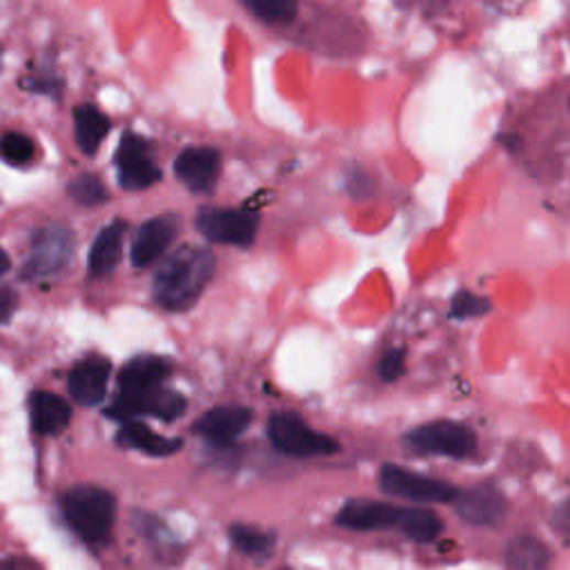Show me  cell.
<instances>
[{
  "instance_id": "obj_1",
  "label": "cell",
  "mask_w": 570,
  "mask_h": 570,
  "mask_svg": "<svg viewBox=\"0 0 570 570\" xmlns=\"http://www.w3.org/2000/svg\"><path fill=\"white\" fill-rule=\"evenodd\" d=\"M215 270L217 259L208 248L183 245L174 250L154 274L156 304L172 313L193 308L206 293Z\"/></svg>"
},
{
  "instance_id": "obj_2",
  "label": "cell",
  "mask_w": 570,
  "mask_h": 570,
  "mask_svg": "<svg viewBox=\"0 0 570 570\" xmlns=\"http://www.w3.org/2000/svg\"><path fill=\"white\" fill-rule=\"evenodd\" d=\"M61 511L69 528L87 544H103L114 526L117 502L99 486H74L61 500Z\"/></svg>"
},
{
  "instance_id": "obj_3",
  "label": "cell",
  "mask_w": 570,
  "mask_h": 570,
  "mask_svg": "<svg viewBox=\"0 0 570 570\" xmlns=\"http://www.w3.org/2000/svg\"><path fill=\"white\" fill-rule=\"evenodd\" d=\"M267 439L270 443L288 457H328L339 452V441L313 430L295 413H274L267 419Z\"/></svg>"
},
{
  "instance_id": "obj_4",
  "label": "cell",
  "mask_w": 570,
  "mask_h": 570,
  "mask_svg": "<svg viewBox=\"0 0 570 570\" xmlns=\"http://www.w3.org/2000/svg\"><path fill=\"white\" fill-rule=\"evenodd\" d=\"M406 446L421 454H441L450 459H470L478 452V435L459 421H430L413 428L404 437Z\"/></svg>"
},
{
  "instance_id": "obj_5",
  "label": "cell",
  "mask_w": 570,
  "mask_h": 570,
  "mask_svg": "<svg viewBox=\"0 0 570 570\" xmlns=\"http://www.w3.org/2000/svg\"><path fill=\"white\" fill-rule=\"evenodd\" d=\"M379 489L391 497L419 504H452L459 495V491L452 484L426 478V474L413 472L395 463H386L379 470Z\"/></svg>"
},
{
  "instance_id": "obj_6",
  "label": "cell",
  "mask_w": 570,
  "mask_h": 570,
  "mask_svg": "<svg viewBox=\"0 0 570 570\" xmlns=\"http://www.w3.org/2000/svg\"><path fill=\"white\" fill-rule=\"evenodd\" d=\"M201 234L215 243L248 248L256 239L259 215L230 208H201L197 215Z\"/></svg>"
},
{
  "instance_id": "obj_7",
  "label": "cell",
  "mask_w": 570,
  "mask_h": 570,
  "mask_svg": "<svg viewBox=\"0 0 570 570\" xmlns=\"http://www.w3.org/2000/svg\"><path fill=\"white\" fill-rule=\"evenodd\" d=\"M185 397L174 391H150V393H121L112 406L108 408V415L112 419L121 421H134V417L152 415L163 421H174L185 413Z\"/></svg>"
},
{
  "instance_id": "obj_8",
  "label": "cell",
  "mask_w": 570,
  "mask_h": 570,
  "mask_svg": "<svg viewBox=\"0 0 570 570\" xmlns=\"http://www.w3.org/2000/svg\"><path fill=\"white\" fill-rule=\"evenodd\" d=\"M119 178L125 189H145L161 180V167L154 163V152L150 141L128 132L121 139L117 152Z\"/></svg>"
},
{
  "instance_id": "obj_9",
  "label": "cell",
  "mask_w": 570,
  "mask_h": 570,
  "mask_svg": "<svg viewBox=\"0 0 570 570\" xmlns=\"http://www.w3.org/2000/svg\"><path fill=\"white\" fill-rule=\"evenodd\" d=\"M74 252V239L69 230L61 226H52L39 230L32 241L30 259L25 263L28 278H43L61 272Z\"/></svg>"
},
{
  "instance_id": "obj_10",
  "label": "cell",
  "mask_w": 570,
  "mask_h": 570,
  "mask_svg": "<svg viewBox=\"0 0 570 570\" xmlns=\"http://www.w3.org/2000/svg\"><path fill=\"white\" fill-rule=\"evenodd\" d=\"M452 504H454L457 515L463 522H468L472 526H482V528L497 526L506 517V508H508L506 497L491 484L459 491V495Z\"/></svg>"
},
{
  "instance_id": "obj_11",
  "label": "cell",
  "mask_w": 570,
  "mask_h": 570,
  "mask_svg": "<svg viewBox=\"0 0 570 570\" xmlns=\"http://www.w3.org/2000/svg\"><path fill=\"white\" fill-rule=\"evenodd\" d=\"M402 517L404 508L399 506L374 500H350L339 508L335 522L348 530H399Z\"/></svg>"
},
{
  "instance_id": "obj_12",
  "label": "cell",
  "mask_w": 570,
  "mask_h": 570,
  "mask_svg": "<svg viewBox=\"0 0 570 570\" xmlns=\"http://www.w3.org/2000/svg\"><path fill=\"white\" fill-rule=\"evenodd\" d=\"M221 169V154L212 147H187L176 156L174 172L193 193H210Z\"/></svg>"
},
{
  "instance_id": "obj_13",
  "label": "cell",
  "mask_w": 570,
  "mask_h": 570,
  "mask_svg": "<svg viewBox=\"0 0 570 570\" xmlns=\"http://www.w3.org/2000/svg\"><path fill=\"white\" fill-rule=\"evenodd\" d=\"M112 365L103 357H87L69 374V393L80 406H97L106 399Z\"/></svg>"
},
{
  "instance_id": "obj_14",
  "label": "cell",
  "mask_w": 570,
  "mask_h": 570,
  "mask_svg": "<svg viewBox=\"0 0 570 570\" xmlns=\"http://www.w3.org/2000/svg\"><path fill=\"white\" fill-rule=\"evenodd\" d=\"M252 424V410L243 406H219L208 410L197 424L195 432L215 446H230Z\"/></svg>"
},
{
  "instance_id": "obj_15",
  "label": "cell",
  "mask_w": 570,
  "mask_h": 570,
  "mask_svg": "<svg viewBox=\"0 0 570 570\" xmlns=\"http://www.w3.org/2000/svg\"><path fill=\"white\" fill-rule=\"evenodd\" d=\"M176 232H178V221L172 215L156 217L143 223L132 245V263L136 267L152 265L172 245Z\"/></svg>"
},
{
  "instance_id": "obj_16",
  "label": "cell",
  "mask_w": 570,
  "mask_h": 570,
  "mask_svg": "<svg viewBox=\"0 0 570 570\" xmlns=\"http://www.w3.org/2000/svg\"><path fill=\"white\" fill-rule=\"evenodd\" d=\"M172 365L163 357L143 354L128 361L119 374L121 393H150L156 391L169 374Z\"/></svg>"
},
{
  "instance_id": "obj_17",
  "label": "cell",
  "mask_w": 570,
  "mask_h": 570,
  "mask_svg": "<svg viewBox=\"0 0 570 570\" xmlns=\"http://www.w3.org/2000/svg\"><path fill=\"white\" fill-rule=\"evenodd\" d=\"M128 226L123 221H114L101 230L89 252V274L108 276L114 272L123 256V239Z\"/></svg>"
},
{
  "instance_id": "obj_18",
  "label": "cell",
  "mask_w": 570,
  "mask_h": 570,
  "mask_svg": "<svg viewBox=\"0 0 570 570\" xmlns=\"http://www.w3.org/2000/svg\"><path fill=\"white\" fill-rule=\"evenodd\" d=\"M30 410H32V428L39 435H58L67 428L72 419L69 404L63 397L45 391L32 395Z\"/></svg>"
},
{
  "instance_id": "obj_19",
  "label": "cell",
  "mask_w": 570,
  "mask_h": 570,
  "mask_svg": "<svg viewBox=\"0 0 570 570\" xmlns=\"http://www.w3.org/2000/svg\"><path fill=\"white\" fill-rule=\"evenodd\" d=\"M117 441L123 448H132V450H141L150 457H167L174 454L176 450H180L183 441L180 439H169L163 435H156L152 428H147L141 421H128L119 435Z\"/></svg>"
},
{
  "instance_id": "obj_20",
  "label": "cell",
  "mask_w": 570,
  "mask_h": 570,
  "mask_svg": "<svg viewBox=\"0 0 570 570\" xmlns=\"http://www.w3.org/2000/svg\"><path fill=\"white\" fill-rule=\"evenodd\" d=\"M550 548L530 535H519L506 546V566L511 570H548Z\"/></svg>"
},
{
  "instance_id": "obj_21",
  "label": "cell",
  "mask_w": 570,
  "mask_h": 570,
  "mask_svg": "<svg viewBox=\"0 0 570 570\" xmlns=\"http://www.w3.org/2000/svg\"><path fill=\"white\" fill-rule=\"evenodd\" d=\"M76 143L85 154H94L110 132V119L94 106H80L74 112Z\"/></svg>"
},
{
  "instance_id": "obj_22",
  "label": "cell",
  "mask_w": 570,
  "mask_h": 570,
  "mask_svg": "<svg viewBox=\"0 0 570 570\" xmlns=\"http://www.w3.org/2000/svg\"><path fill=\"white\" fill-rule=\"evenodd\" d=\"M230 541L232 546L254 559H265L274 552L276 537L270 530L250 526V524H232L230 526Z\"/></svg>"
},
{
  "instance_id": "obj_23",
  "label": "cell",
  "mask_w": 570,
  "mask_h": 570,
  "mask_svg": "<svg viewBox=\"0 0 570 570\" xmlns=\"http://www.w3.org/2000/svg\"><path fill=\"white\" fill-rule=\"evenodd\" d=\"M399 530L419 544H428L441 535L443 522L439 519L437 513L428 508H404Z\"/></svg>"
},
{
  "instance_id": "obj_24",
  "label": "cell",
  "mask_w": 570,
  "mask_h": 570,
  "mask_svg": "<svg viewBox=\"0 0 570 570\" xmlns=\"http://www.w3.org/2000/svg\"><path fill=\"white\" fill-rule=\"evenodd\" d=\"M245 10L265 23H293L299 6L293 0H245Z\"/></svg>"
},
{
  "instance_id": "obj_25",
  "label": "cell",
  "mask_w": 570,
  "mask_h": 570,
  "mask_svg": "<svg viewBox=\"0 0 570 570\" xmlns=\"http://www.w3.org/2000/svg\"><path fill=\"white\" fill-rule=\"evenodd\" d=\"M69 197L83 206H99L108 199L106 185L94 174H80L69 185Z\"/></svg>"
},
{
  "instance_id": "obj_26",
  "label": "cell",
  "mask_w": 570,
  "mask_h": 570,
  "mask_svg": "<svg viewBox=\"0 0 570 570\" xmlns=\"http://www.w3.org/2000/svg\"><path fill=\"white\" fill-rule=\"evenodd\" d=\"M493 310V304L480 295L474 293H468V291H461L452 297V304H450V317L452 319H478V317H484Z\"/></svg>"
},
{
  "instance_id": "obj_27",
  "label": "cell",
  "mask_w": 570,
  "mask_h": 570,
  "mask_svg": "<svg viewBox=\"0 0 570 570\" xmlns=\"http://www.w3.org/2000/svg\"><path fill=\"white\" fill-rule=\"evenodd\" d=\"M0 156L12 165H25L34 156V141L19 132H8L0 136Z\"/></svg>"
},
{
  "instance_id": "obj_28",
  "label": "cell",
  "mask_w": 570,
  "mask_h": 570,
  "mask_svg": "<svg viewBox=\"0 0 570 570\" xmlns=\"http://www.w3.org/2000/svg\"><path fill=\"white\" fill-rule=\"evenodd\" d=\"M404 372H406V350L404 348L386 350L376 363V374L382 376V382H386V384L397 382L399 376H404Z\"/></svg>"
},
{
  "instance_id": "obj_29",
  "label": "cell",
  "mask_w": 570,
  "mask_h": 570,
  "mask_svg": "<svg viewBox=\"0 0 570 570\" xmlns=\"http://www.w3.org/2000/svg\"><path fill=\"white\" fill-rule=\"evenodd\" d=\"M552 526L566 541H570V500L557 506L552 515Z\"/></svg>"
},
{
  "instance_id": "obj_30",
  "label": "cell",
  "mask_w": 570,
  "mask_h": 570,
  "mask_svg": "<svg viewBox=\"0 0 570 570\" xmlns=\"http://www.w3.org/2000/svg\"><path fill=\"white\" fill-rule=\"evenodd\" d=\"M370 185V176H365L363 172H354L350 176V193L354 195V199H368L372 195V187Z\"/></svg>"
},
{
  "instance_id": "obj_31",
  "label": "cell",
  "mask_w": 570,
  "mask_h": 570,
  "mask_svg": "<svg viewBox=\"0 0 570 570\" xmlns=\"http://www.w3.org/2000/svg\"><path fill=\"white\" fill-rule=\"evenodd\" d=\"M0 570H43V568L30 557H8V559H0Z\"/></svg>"
},
{
  "instance_id": "obj_32",
  "label": "cell",
  "mask_w": 570,
  "mask_h": 570,
  "mask_svg": "<svg viewBox=\"0 0 570 570\" xmlns=\"http://www.w3.org/2000/svg\"><path fill=\"white\" fill-rule=\"evenodd\" d=\"M17 295L12 291H0V324L8 321L17 310Z\"/></svg>"
},
{
  "instance_id": "obj_33",
  "label": "cell",
  "mask_w": 570,
  "mask_h": 570,
  "mask_svg": "<svg viewBox=\"0 0 570 570\" xmlns=\"http://www.w3.org/2000/svg\"><path fill=\"white\" fill-rule=\"evenodd\" d=\"M8 270H10V256L6 254L3 248H0V276H3Z\"/></svg>"
},
{
  "instance_id": "obj_34",
  "label": "cell",
  "mask_w": 570,
  "mask_h": 570,
  "mask_svg": "<svg viewBox=\"0 0 570 570\" xmlns=\"http://www.w3.org/2000/svg\"><path fill=\"white\" fill-rule=\"evenodd\" d=\"M0 61H3V52H0Z\"/></svg>"
},
{
  "instance_id": "obj_35",
  "label": "cell",
  "mask_w": 570,
  "mask_h": 570,
  "mask_svg": "<svg viewBox=\"0 0 570 570\" xmlns=\"http://www.w3.org/2000/svg\"><path fill=\"white\" fill-rule=\"evenodd\" d=\"M568 106H570V101H568Z\"/></svg>"
}]
</instances>
